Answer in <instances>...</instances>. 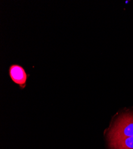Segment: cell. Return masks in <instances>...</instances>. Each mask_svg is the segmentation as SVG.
I'll use <instances>...</instances> for the list:
<instances>
[{
  "mask_svg": "<svg viewBox=\"0 0 133 149\" xmlns=\"http://www.w3.org/2000/svg\"><path fill=\"white\" fill-rule=\"evenodd\" d=\"M133 136V114L127 113L120 116L111 130L109 140Z\"/></svg>",
  "mask_w": 133,
  "mask_h": 149,
  "instance_id": "obj_1",
  "label": "cell"
},
{
  "mask_svg": "<svg viewBox=\"0 0 133 149\" xmlns=\"http://www.w3.org/2000/svg\"><path fill=\"white\" fill-rule=\"evenodd\" d=\"M112 149H133V136L109 140Z\"/></svg>",
  "mask_w": 133,
  "mask_h": 149,
  "instance_id": "obj_3",
  "label": "cell"
},
{
  "mask_svg": "<svg viewBox=\"0 0 133 149\" xmlns=\"http://www.w3.org/2000/svg\"><path fill=\"white\" fill-rule=\"evenodd\" d=\"M9 73L12 81L19 84L22 88L25 87L28 76L25 69L22 66L18 65H13L10 68Z\"/></svg>",
  "mask_w": 133,
  "mask_h": 149,
  "instance_id": "obj_2",
  "label": "cell"
}]
</instances>
